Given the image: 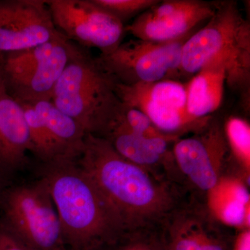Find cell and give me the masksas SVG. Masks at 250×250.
<instances>
[{
    "label": "cell",
    "mask_w": 250,
    "mask_h": 250,
    "mask_svg": "<svg viewBox=\"0 0 250 250\" xmlns=\"http://www.w3.org/2000/svg\"><path fill=\"white\" fill-rule=\"evenodd\" d=\"M77 162L125 231L159 226L193 194L187 187L160 178L125 159L106 141L93 134L85 136Z\"/></svg>",
    "instance_id": "obj_1"
},
{
    "label": "cell",
    "mask_w": 250,
    "mask_h": 250,
    "mask_svg": "<svg viewBox=\"0 0 250 250\" xmlns=\"http://www.w3.org/2000/svg\"><path fill=\"white\" fill-rule=\"evenodd\" d=\"M55 206L65 245L78 250H101L118 239L124 229L77 160L39 164Z\"/></svg>",
    "instance_id": "obj_2"
},
{
    "label": "cell",
    "mask_w": 250,
    "mask_h": 250,
    "mask_svg": "<svg viewBox=\"0 0 250 250\" xmlns=\"http://www.w3.org/2000/svg\"><path fill=\"white\" fill-rule=\"evenodd\" d=\"M223 67L226 84L240 95L246 111L250 105V23L236 1H216L207 24L186 41L180 75L192 77L202 69Z\"/></svg>",
    "instance_id": "obj_3"
},
{
    "label": "cell",
    "mask_w": 250,
    "mask_h": 250,
    "mask_svg": "<svg viewBox=\"0 0 250 250\" xmlns=\"http://www.w3.org/2000/svg\"><path fill=\"white\" fill-rule=\"evenodd\" d=\"M116 83L98 59L79 46L56 83L51 101L92 134L118 101Z\"/></svg>",
    "instance_id": "obj_4"
},
{
    "label": "cell",
    "mask_w": 250,
    "mask_h": 250,
    "mask_svg": "<svg viewBox=\"0 0 250 250\" xmlns=\"http://www.w3.org/2000/svg\"><path fill=\"white\" fill-rule=\"evenodd\" d=\"M3 192L1 226L30 250L66 249L55 206L41 179Z\"/></svg>",
    "instance_id": "obj_5"
},
{
    "label": "cell",
    "mask_w": 250,
    "mask_h": 250,
    "mask_svg": "<svg viewBox=\"0 0 250 250\" xmlns=\"http://www.w3.org/2000/svg\"><path fill=\"white\" fill-rule=\"evenodd\" d=\"M194 32L166 42L131 39L122 42L109 53L100 54L97 59L104 70L121 84L175 80L180 75L183 46Z\"/></svg>",
    "instance_id": "obj_6"
},
{
    "label": "cell",
    "mask_w": 250,
    "mask_h": 250,
    "mask_svg": "<svg viewBox=\"0 0 250 250\" xmlns=\"http://www.w3.org/2000/svg\"><path fill=\"white\" fill-rule=\"evenodd\" d=\"M172 154L188 188L203 197L230 166L223 121L213 116L197 132L179 138L172 146Z\"/></svg>",
    "instance_id": "obj_7"
},
{
    "label": "cell",
    "mask_w": 250,
    "mask_h": 250,
    "mask_svg": "<svg viewBox=\"0 0 250 250\" xmlns=\"http://www.w3.org/2000/svg\"><path fill=\"white\" fill-rule=\"evenodd\" d=\"M115 93L120 101L143 112L161 132L181 138L193 134L208 124L189 116L186 84L176 80L124 85L116 83Z\"/></svg>",
    "instance_id": "obj_8"
},
{
    "label": "cell",
    "mask_w": 250,
    "mask_h": 250,
    "mask_svg": "<svg viewBox=\"0 0 250 250\" xmlns=\"http://www.w3.org/2000/svg\"><path fill=\"white\" fill-rule=\"evenodd\" d=\"M93 135L106 141L125 159L145 167L157 177L186 186L172 154V146L179 138L151 137L133 129L125 121L120 100Z\"/></svg>",
    "instance_id": "obj_9"
},
{
    "label": "cell",
    "mask_w": 250,
    "mask_h": 250,
    "mask_svg": "<svg viewBox=\"0 0 250 250\" xmlns=\"http://www.w3.org/2000/svg\"><path fill=\"white\" fill-rule=\"evenodd\" d=\"M56 29L67 40L100 54L122 43L125 25L93 0H45Z\"/></svg>",
    "instance_id": "obj_10"
},
{
    "label": "cell",
    "mask_w": 250,
    "mask_h": 250,
    "mask_svg": "<svg viewBox=\"0 0 250 250\" xmlns=\"http://www.w3.org/2000/svg\"><path fill=\"white\" fill-rule=\"evenodd\" d=\"M164 250H231L233 233L193 193L157 226Z\"/></svg>",
    "instance_id": "obj_11"
},
{
    "label": "cell",
    "mask_w": 250,
    "mask_h": 250,
    "mask_svg": "<svg viewBox=\"0 0 250 250\" xmlns=\"http://www.w3.org/2000/svg\"><path fill=\"white\" fill-rule=\"evenodd\" d=\"M216 1L164 0L135 18L125 27L135 39L166 42L177 40L197 30L214 14Z\"/></svg>",
    "instance_id": "obj_12"
},
{
    "label": "cell",
    "mask_w": 250,
    "mask_h": 250,
    "mask_svg": "<svg viewBox=\"0 0 250 250\" xmlns=\"http://www.w3.org/2000/svg\"><path fill=\"white\" fill-rule=\"evenodd\" d=\"M60 34L45 0H0V55L36 47Z\"/></svg>",
    "instance_id": "obj_13"
},
{
    "label": "cell",
    "mask_w": 250,
    "mask_h": 250,
    "mask_svg": "<svg viewBox=\"0 0 250 250\" xmlns=\"http://www.w3.org/2000/svg\"><path fill=\"white\" fill-rule=\"evenodd\" d=\"M78 48L65 38L50 55L27 68L9 75L0 71L6 89L19 103L51 100L56 83Z\"/></svg>",
    "instance_id": "obj_14"
},
{
    "label": "cell",
    "mask_w": 250,
    "mask_h": 250,
    "mask_svg": "<svg viewBox=\"0 0 250 250\" xmlns=\"http://www.w3.org/2000/svg\"><path fill=\"white\" fill-rule=\"evenodd\" d=\"M31 152L24 110L8 92L0 72V173L14 174L25 168Z\"/></svg>",
    "instance_id": "obj_15"
},
{
    "label": "cell",
    "mask_w": 250,
    "mask_h": 250,
    "mask_svg": "<svg viewBox=\"0 0 250 250\" xmlns=\"http://www.w3.org/2000/svg\"><path fill=\"white\" fill-rule=\"evenodd\" d=\"M212 216L231 229H250V180L231 166L203 196Z\"/></svg>",
    "instance_id": "obj_16"
},
{
    "label": "cell",
    "mask_w": 250,
    "mask_h": 250,
    "mask_svg": "<svg viewBox=\"0 0 250 250\" xmlns=\"http://www.w3.org/2000/svg\"><path fill=\"white\" fill-rule=\"evenodd\" d=\"M226 75L222 67L202 69L186 83L187 108L189 116L203 121L214 116L223 103Z\"/></svg>",
    "instance_id": "obj_17"
},
{
    "label": "cell",
    "mask_w": 250,
    "mask_h": 250,
    "mask_svg": "<svg viewBox=\"0 0 250 250\" xmlns=\"http://www.w3.org/2000/svg\"><path fill=\"white\" fill-rule=\"evenodd\" d=\"M40 116L67 160H77L83 150L87 133L51 100L29 103Z\"/></svg>",
    "instance_id": "obj_18"
},
{
    "label": "cell",
    "mask_w": 250,
    "mask_h": 250,
    "mask_svg": "<svg viewBox=\"0 0 250 250\" xmlns=\"http://www.w3.org/2000/svg\"><path fill=\"white\" fill-rule=\"evenodd\" d=\"M230 165L246 179L250 178V125L243 117L228 116L223 121Z\"/></svg>",
    "instance_id": "obj_19"
},
{
    "label": "cell",
    "mask_w": 250,
    "mask_h": 250,
    "mask_svg": "<svg viewBox=\"0 0 250 250\" xmlns=\"http://www.w3.org/2000/svg\"><path fill=\"white\" fill-rule=\"evenodd\" d=\"M24 110L33 154L39 164L67 160L40 116L29 103H20Z\"/></svg>",
    "instance_id": "obj_20"
},
{
    "label": "cell",
    "mask_w": 250,
    "mask_h": 250,
    "mask_svg": "<svg viewBox=\"0 0 250 250\" xmlns=\"http://www.w3.org/2000/svg\"><path fill=\"white\" fill-rule=\"evenodd\" d=\"M101 250H164L157 227L125 231Z\"/></svg>",
    "instance_id": "obj_21"
},
{
    "label": "cell",
    "mask_w": 250,
    "mask_h": 250,
    "mask_svg": "<svg viewBox=\"0 0 250 250\" xmlns=\"http://www.w3.org/2000/svg\"><path fill=\"white\" fill-rule=\"evenodd\" d=\"M95 4L125 24L158 2V0H93Z\"/></svg>",
    "instance_id": "obj_22"
},
{
    "label": "cell",
    "mask_w": 250,
    "mask_h": 250,
    "mask_svg": "<svg viewBox=\"0 0 250 250\" xmlns=\"http://www.w3.org/2000/svg\"><path fill=\"white\" fill-rule=\"evenodd\" d=\"M0 250H30L0 225Z\"/></svg>",
    "instance_id": "obj_23"
},
{
    "label": "cell",
    "mask_w": 250,
    "mask_h": 250,
    "mask_svg": "<svg viewBox=\"0 0 250 250\" xmlns=\"http://www.w3.org/2000/svg\"><path fill=\"white\" fill-rule=\"evenodd\" d=\"M235 231L231 250H250V229Z\"/></svg>",
    "instance_id": "obj_24"
},
{
    "label": "cell",
    "mask_w": 250,
    "mask_h": 250,
    "mask_svg": "<svg viewBox=\"0 0 250 250\" xmlns=\"http://www.w3.org/2000/svg\"><path fill=\"white\" fill-rule=\"evenodd\" d=\"M65 250H78L74 249V248H69V247H67V248H66V249H65Z\"/></svg>",
    "instance_id": "obj_25"
}]
</instances>
